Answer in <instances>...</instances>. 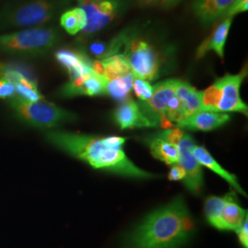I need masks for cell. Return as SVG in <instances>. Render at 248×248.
<instances>
[{
    "label": "cell",
    "instance_id": "obj_17",
    "mask_svg": "<svg viewBox=\"0 0 248 248\" xmlns=\"http://www.w3.org/2000/svg\"><path fill=\"white\" fill-rule=\"evenodd\" d=\"M191 153L194 155L197 161L200 163L201 166H204V167L211 169L214 173H216L217 175L222 177L224 180H226L237 192H239L242 195L247 196L246 192L240 186L239 183L237 181V177H235L234 175L231 174L230 172L226 171L225 169H222V167L219 165V163L213 158L212 155L206 150L203 146L195 145L192 148Z\"/></svg>",
    "mask_w": 248,
    "mask_h": 248
},
{
    "label": "cell",
    "instance_id": "obj_5",
    "mask_svg": "<svg viewBox=\"0 0 248 248\" xmlns=\"http://www.w3.org/2000/svg\"><path fill=\"white\" fill-rule=\"evenodd\" d=\"M57 5L50 0H29L0 12V31L43 27L56 15Z\"/></svg>",
    "mask_w": 248,
    "mask_h": 248
},
{
    "label": "cell",
    "instance_id": "obj_33",
    "mask_svg": "<svg viewBox=\"0 0 248 248\" xmlns=\"http://www.w3.org/2000/svg\"><path fill=\"white\" fill-rule=\"evenodd\" d=\"M161 1V5L165 8H169V7H173L178 2H180L181 0H160Z\"/></svg>",
    "mask_w": 248,
    "mask_h": 248
},
{
    "label": "cell",
    "instance_id": "obj_31",
    "mask_svg": "<svg viewBox=\"0 0 248 248\" xmlns=\"http://www.w3.org/2000/svg\"><path fill=\"white\" fill-rule=\"evenodd\" d=\"M236 232L238 234V239L242 247L244 248H248V217L243 222L238 230L236 231Z\"/></svg>",
    "mask_w": 248,
    "mask_h": 248
},
{
    "label": "cell",
    "instance_id": "obj_35",
    "mask_svg": "<svg viewBox=\"0 0 248 248\" xmlns=\"http://www.w3.org/2000/svg\"><path fill=\"white\" fill-rule=\"evenodd\" d=\"M79 3H83V2H89V1H92V0H78Z\"/></svg>",
    "mask_w": 248,
    "mask_h": 248
},
{
    "label": "cell",
    "instance_id": "obj_32",
    "mask_svg": "<svg viewBox=\"0 0 248 248\" xmlns=\"http://www.w3.org/2000/svg\"><path fill=\"white\" fill-rule=\"evenodd\" d=\"M185 177H186V173L179 164H176V165L172 166V168L169 171V180H173V181L184 180Z\"/></svg>",
    "mask_w": 248,
    "mask_h": 248
},
{
    "label": "cell",
    "instance_id": "obj_18",
    "mask_svg": "<svg viewBox=\"0 0 248 248\" xmlns=\"http://www.w3.org/2000/svg\"><path fill=\"white\" fill-rule=\"evenodd\" d=\"M175 94L180 101L184 120L202 110L201 91H198L187 82L177 80Z\"/></svg>",
    "mask_w": 248,
    "mask_h": 248
},
{
    "label": "cell",
    "instance_id": "obj_19",
    "mask_svg": "<svg viewBox=\"0 0 248 248\" xmlns=\"http://www.w3.org/2000/svg\"><path fill=\"white\" fill-rule=\"evenodd\" d=\"M248 217L247 211L237 203L235 195L230 192L229 199L222 210L221 216V231L238 230L243 222Z\"/></svg>",
    "mask_w": 248,
    "mask_h": 248
},
{
    "label": "cell",
    "instance_id": "obj_6",
    "mask_svg": "<svg viewBox=\"0 0 248 248\" xmlns=\"http://www.w3.org/2000/svg\"><path fill=\"white\" fill-rule=\"evenodd\" d=\"M123 54L137 78L153 81L161 76L163 58L155 45L139 36L128 33Z\"/></svg>",
    "mask_w": 248,
    "mask_h": 248
},
{
    "label": "cell",
    "instance_id": "obj_28",
    "mask_svg": "<svg viewBox=\"0 0 248 248\" xmlns=\"http://www.w3.org/2000/svg\"><path fill=\"white\" fill-rule=\"evenodd\" d=\"M16 96V89L12 80L10 79L9 77H7L0 69V98L10 99Z\"/></svg>",
    "mask_w": 248,
    "mask_h": 248
},
{
    "label": "cell",
    "instance_id": "obj_12",
    "mask_svg": "<svg viewBox=\"0 0 248 248\" xmlns=\"http://www.w3.org/2000/svg\"><path fill=\"white\" fill-rule=\"evenodd\" d=\"M231 117L227 113L213 112L208 110H200L177 124L178 128L190 131H213L230 121Z\"/></svg>",
    "mask_w": 248,
    "mask_h": 248
},
{
    "label": "cell",
    "instance_id": "obj_10",
    "mask_svg": "<svg viewBox=\"0 0 248 248\" xmlns=\"http://www.w3.org/2000/svg\"><path fill=\"white\" fill-rule=\"evenodd\" d=\"M177 145L179 152L178 164L186 173L184 184L191 193L199 194L203 185V175L202 166L191 153L196 145L194 140L185 133Z\"/></svg>",
    "mask_w": 248,
    "mask_h": 248
},
{
    "label": "cell",
    "instance_id": "obj_29",
    "mask_svg": "<svg viewBox=\"0 0 248 248\" xmlns=\"http://www.w3.org/2000/svg\"><path fill=\"white\" fill-rule=\"evenodd\" d=\"M184 134L185 133L183 131H181L180 128H174V129H169V130L163 131L161 133H157L156 135L165 141H168V142L174 143V144H177L182 139Z\"/></svg>",
    "mask_w": 248,
    "mask_h": 248
},
{
    "label": "cell",
    "instance_id": "obj_26",
    "mask_svg": "<svg viewBox=\"0 0 248 248\" xmlns=\"http://www.w3.org/2000/svg\"><path fill=\"white\" fill-rule=\"evenodd\" d=\"M107 80L103 77L92 75L84 80L72 93L75 96H102L106 95Z\"/></svg>",
    "mask_w": 248,
    "mask_h": 248
},
{
    "label": "cell",
    "instance_id": "obj_13",
    "mask_svg": "<svg viewBox=\"0 0 248 248\" xmlns=\"http://www.w3.org/2000/svg\"><path fill=\"white\" fill-rule=\"evenodd\" d=\"M235 0H196L193 10L202 24L209 26L224 17Z\"/></svg>",
    "mask_w": 248,
    "mask_h": 248
},
{
    "label": "cell",
    "instance_id": "obj_8",
    "mask_svg": "<svg viewBox=\"0 0 248 248\" xmlns=\"http://www.w3.org/2000/svg\"><path fill=\"white\" fill-rule=\"evenodd\" d=\"M247 74L248 68L246 66L239 74H227L214 81L218 89L219 96L217 112H240L248 115V105L242 100L240 96L241 85L247 77Z\"/></svg>",
    "mask_w": 248,
    "mask_h": 248
},
{
    "label": "cell",
    "instance_id": "obj_25",
    "mask_svg": "<svg viewBox=\"0 0 248 248\" xmlns=\"http://www.w3.org/2000/svg\"><path fill=\"white\" fill-rule=\"evenodd\" d=\"M229 196L230 193L223 197L212 196L206 200L204 204V212L208 222L218 230L221 231V216L222 210L229 199Z\"/></svg>",
    "mask_w": 248,
    "mask_h": 248
},
{
    "label": "cell",
    "instance_id": "obj_1",
    "mask_svg": "<svg viewBox=\"0 0 248 248\" xmlns=\"http://www.w3.org/2000/svg\"><path fill=\"white\" fill-rule=\"evenodd\" d=\"M47 141L73 156L87 162L92 168L103 169L125 177L148 179L155 177L136 167L124 153L126 138H105L63 131H48Z\"/></svg>",
    "mask_w": 248,
    "mask_h": 248
},
{
    "label": "cell",
    "instance_id": "obj_2",
    "mask_svg": "<svg viewBox=\"0 0 248 248\" xmlns=\"http://www.w3.org/2000/svg\"><path fill=\"white\" fill-rule=\"evenodd\" d=\"M194 229L184 199L177 197L130 231L122 248H181L192 237Z\"/></svg>",
    "mask_w": 248,
    "mask_h": 248
},
{
    "label": "cell",
    "instance_id": "obj_9",
    "mask_svg": "<svg viewBox=\"0 0 248 248\" xmlns=\"http://www.w3.org/2000/svg\"><path fill=\"white\" fill-rule=\"evenodd\" d=\"M177 80L168 79L158 82L153 86V95L150 99L138 103L149 127H156L167 121V106L170 98L175 95Z\"/></svg>",
    "mask_w": 248,
    "mask_h": 248
},
{
    "label": "cell",
    "instance_id": "obj_24",
    "mask_svg": "<svg viewBox=\"0 0 248 248\" xmlns=\"http://www.w3.org/2000/svg\"><path fill=\"white\" fill-rule=\"evenodd\" d=\"M100 61L103 66V77L107 81L132 72L123 53L108 56Z\"/></svg>",
    "mask_w": 248,
    "mask_h": 248
},
{
    "label": "cell",
    "instance_id": "obj_7",
    "mask_svg": "<svg viewBox=\"0 0 248 248\" xmlns=\"http://www.w3.org/2000/svg\"><path fill=\"white\" fill-rule=\"evenodd\" d=\"M123 0H92L79 3L87 16V25L80 38L93 35L109 25L124 9Z\"/></svg>",
    "mask_w": 248,
    "mask_h": 248
},
{
    "label": "cell",
    "instance_id": "obj_34",
    "mask_svg": "<svg viewBox=\"0 0 248 248\" xmlns=\"http://www.w3.org/2000/svg\"><path fill=\"white\" fill-rule=\"evenodd\" d=\"M143 5H155L156 4L159 0H140Z\"/></svg>",
    "mask_w": 248,
    "mask_h": 248
},
{
    "label": "cell",
    "instance_id": "obj_3",
    "mask_svg": "<svg viewBox=\"0 0 248 248\" xmlns=\"http://www.w3.org/2000/svg\"><path fill=\"white\" fill-rule=\"evenodd\" d=\"M54 28L36 27L0 35V52L12 55L36 57L49 53L59 43Z\"/></svg>",
    "mask_w": 248,
    "mask_h": 248
},
{
    "label": "cell",
    "instance_id": "obj_4",
    "mask_svg": "<svg viewBox=\"0 0 248 248\" xmlns=\"http://www.w3.org/2000/svg\"><path fill=\"white\" fill-rule=\"evenodd\" d=\"M9 105L18 119L42 130H51L78 119L71 111L44 100L28 101L16 96L9 99Z\"/></svg>",
    "mask_w": 248,
    "mask_h": 248
},
{
    "label": "cell",
    "instance_id": "obj_16",
    "mask_svg": "<svg viewBox=\"0 0 248 248\" xmlns=\"http://www.w3.org/2000/svg\"><path fill=\"white\" fill-rule=\"evenodd\" d=\"M0 69L7 77L12 80L17 96L28 101L44 100V96L41 94L35 81L31 80L23 74L18 71L10 70L0 64Z\"/></svg>",
    "mask_w": 248,
    "mask_h": 248
},
{
    "label": "cell",
    "instance_id": "obj_27",
    "mask_svg": "<svg viewBox=\"0 0 248 248\" xmlns=\"http://www.w3.org/2000/svg\"><path fill=\"white\" fill-rule=\"evenodd\" d=\"M133 89L135 96L140 99V101H147L153 95V86L146 80L135 78Z\"/></svg>",
    "mask_w": 248,
    "mask_h": 248
},
{
    "label": "cell",
    "instance_id": "obj_20",
    "mask_svg": "<svg viewBox=\"0 0 248 248\" xmlns=\"http://www.w3.org/2000/svg\"><path fill=\"white\" fill-rule=\"evenodd\" d=\"M146 142L148 143L151 154L155 158L171 166L178 164L179 152L177 144L165 141L156 134L151 136Z\"/></svg>",
    "mask_w": 248,
    "mask_h": 248
},
{
    "label": "cell",
    "instance_id": "obj_11",
    "mask_svg": "<svg viewBox=\"0 0 248 248\" xmlns=\"http://www.w3.org/2000/svg\"><path fill=\"white\" fill-rule=\"evenodd\" d=\"M57 62L66 69L70 79L95 75L91 68V60L83 51L60 49L55 53Z\"/></svg>",
    "mask_w": 248,
    "mask_h": 248
},
{
    "label": "cell",
    "instance_id": "obj_21",
    "mask_svg": "<svg viewBox=\"0 0 248 248\" xmlns=\"http://www.w3.org/2000/svg\"><path fill=\"white\" fill-rule=\"evenodd\" d=\"M134 79L135 77L133 72H130L124 76L107 81L106 95L121 103L129 99Z\"/></svg>",
    "mask_w": 248,
    "mask_h": 248
},
{
    "label": "cell",
    "instance_id": "obj_22",
    "mask_svg": "<svg viewBox=\"0 0 248 248\" xmlns=\"http://www.w3.org/2000/svg\"><path fill=\"white\" fill-rule=\"evenodd\" d=\"M127 36L128 32H124L116 36L109 42L93 43L89 45V52L96 58V60H102L108 56L121 53V51H124Z\"/></svg>",
    "mask_w": 248,
    "mask_h": 248
},
{
    "label": "cell",
    "instance_id": "obj_14",
    "mask_svg": "<svg viewBox=\"0 0 248 248\" xmlns=\"http://www.w3.org/2000/svg\"><path fill=\"white\" fill-rule=\"evenodd\" d=\"M113 119L123 130L134 127H149L139 104L131 98L119 105L113 113Z\"/></svg>",
    "mask_w": 248,
    "mask_h": 248
},
{
    "label": "cell",
    "instance_id": "obj_23",
    "mask_svg": "<svg viewBox=\"0 0 248 248\" xmlns=\"http://www.w3.org/2000/svg\"><path fill=\"white\" fill-rule=\"evenodd\" d=\"M60 24L70 35L81 32L87 25V16L83 9L78 7L65 11L61 18Z\"/></svg>",
    "mask_w": 248,
    "mask_h": 248
},
{
    "label": "cell",
    "instance_id": "obj_15",
    "mask_svg": "<svg viewBox=\"0 0 248 248\" xmlns=\"http://www.w3.org/2000/svg\"><path fill=\"white\" fill-rule=\"evenodd\" d=\"M232 18H226L218 24L212 32L197 50V58H202L210 51H213L219 55L221 59L224 57V46L229 34Z\"/></svg>",
    "mask_w": 248,
    "mask_h": 248
},
{
    "label": "cell",
    "instance_id": "obj_30",
    "mask_svg": "<svg viewBox=\"0 0 248 248\" xmlns=\"http://www.w3.org/2000/svg\"><path fill=\"white\" fill-rule=\"evenodd\" d=\"M248 0H235L231 6L230 9L225 13L223 18H232V16H234L235 14L248 11Z\"/></svg>",
    "mask_w": 248,
    "mask_h": 248
}]
</instances>
